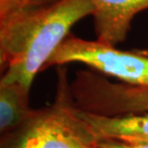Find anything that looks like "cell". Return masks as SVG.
<instances>
[{
  "label": "cell",
  "mask_w": 148,
  "mask_h": 148,
  "mask_svg": "<svg viewBox=\"0 0 148 148\" xmlns=\"http://www.w3.org/2000/svg\"><path fill=\"white\" fill-rule=\"evenodd\" d=\"M90 0H61L45 11L23 38L0 83H18L30 90L56 49L77 22L93 14Z\"/></svg>",
  "instance_id": "1"
},
{
  "label": "cell",
  "mask_w": 148,
  "mask_h": 148,
  "mask_svg": "<svg viewBox=\"0 0 148 148\" xmlns=\"http://www.w3.org/2000/svg\"><path fill=\"white\" fill-rule=\"evenodd\" d=\"M96 40L116 45L126 40L131 23L148 9V0H90Z\"/></svg>",
  "instance_id": "5"
},
{
  "label": "cell",
  "mask_w": 148,
  "mask_h": 148,
  "mask_svg": "<svg viewBox=\"0 0 148 148\" xmlns=\"http://www.w3.org/2000/svg\"><path fill=\"white\" fill-rule=\"evenodd\" d=\"M114 140H120L127 143H145L148 144V137H126L121 138H114Z\"/></svg>",
  "instance_id": "9"
},
{
  "label": "cell",
  "mask_w": 148,
  "mask_h": 148,
  "mask_svg": "<svg viewBox=\"0 0 148 148\" xmlns=\"http://www.w3.org/2000/svg\"><path fill=\"white\" fill-rule=\"evenodd\" d=\"M135 51L138 53V54H141V55H144L148 57V48H144V49H135Z\"/></svg>",
  "instance_id": "10"
},
{
  "label": "cell",
  "mask_w": 148,
  "mask_h": 148,
  "mask_svg": "<svg viewBox=\"0 0 148 148\" xmlns=\"http://www.w3.org/2000/svg\"><path fill=\"white\" fill-rule=\"evenodd\" d=\"M29 88L18 83H0V130L7 133L22 127L37 114L28 105Z\"/></svg>",
  "instance_id": "7"
},
{
  "label": "cell",
  "mask_w": 148,
  "mask_h": 148,
  "mask_svg": "<svg viewBox=\"0 0 148 148\" xmlns=\"http://www.w3.org/2000/svg\"><path fill=\"white\" fill-rule=\"evenodd\" d=\"M81 63L125 84L148 88V57L118 50L99 40H86L69 34L47 62L50 66Z\"/></svg>",
  "instance_id": "3"
},
{
  "label": "cell",
  "mask_w": 148,
  "mask_h": 148,
  "mask_svg": "<svg viewBox=\"0 0 148 148\" xmlns=\"http://www.w3.org/2000/svg\"><path fill=\"white\" fill-rule=\"evenodd\" d=\"M61 0H0V63L6 69L34 22Z\"/></svg>",
  "instance_id": "4"
},
{
  "label": "cell",
  "mask_w": 148,
  "mask_h": 148,
  "mask_svg": "<svg viewBox=\"0 0 148 148\" xmlns=\"http://www.w3.org/2000/svg\"><path fill=\"white\" fill-rule=\"evenodd\" d=\"M76 108L80 118L99 140L126 137H148V112L120 116H106Z\"/></svg>",
  "instance_id": "6"
},
{
  "label": "cell",
  "mask_w": 148,
  "mask_h": 148,
  "mask_svg": "<svg viewBox=\"0 0 148 148\" xmlns=\"http://www.w3.org/2000/svg\"><path fill=\"white\" fill-rule=\"evenodd\" d=\"M58 85L57 102L37 111L21 128L14 148H98L99 140L78 115L63 72Z\"/></svg>",
  "instance_id": "2"
},
{
  "label": "cell",
  "mask_w": 148,
  "mask_h": 148,
  "mask_svg": "<svg viewBox=\"0 0 148 148\" xmlns=\"http://www.w3.org/2000/svg\"><path fill=\"white\" fill-rule=\"evenodd\" d=\"M98 148H148L145 143H133L120 140H101L98 143Z\"/></svg>",
  "instance_id": "8"
}]
</instances>
